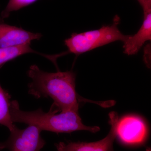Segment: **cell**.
I'll return each mask as SVG.
<instances>
[{
    "instance_id": "1",
    "label": "cell",
    "mask_w": 151,
    "mask_h": 151,
    "mask_svg": "<svg viewBox=\"0 0 151 151\" xmlns=\"http://www.w3.org/2000/svg\"><path fill=\"white\" fill-rule=\"evenodd\" d=\"M27 75L32 81L28 84L29 94L37 99H52L51 107L58 111H78L79 103L84 100L76 90V75L72 70L49 73L38 66L30 67Z\"/></svg>"
},
{
    "instance_id": "2",
    "label": "cell",
    "mask_w": 151,
    "mask_h": 151,
    "mask_svg": "<svg viewBox=\"0 0 151 151\" xmlns=\"http://www.w3.org/2000/svg\"><path fill=\"white\" fill-rule=\"evenodd\" d=\"M11 115L14 123L35 126L41 131L60 133L83 130L96 133L100 129L99 127L84 125L79 116L78 111L76 110L59 112L51 107L47 113L44 112L40 108L34 111H24L20 109L17 101L12 100Z\"/></svg>"
},
{
    "instance_id": "3",
    "label": "cell",
    "mask_w": 151,
    "mask_h": 151,
    "mask_svg": "<svg viewBox=\"0 0 151 151\" xmlns=\"http://www.w3.org/2000/svg\"><path fill=\"white\" fill-rule=\"evenodd\" d=\"M119 17H116L111 25L80 33H73L64 41L68 52L78 55L116 41L124 42L129 35H124L119 30Z\"/></svg>"
},
{
    "instance_id": "4",
    "label": "cell",
    "mask_w": 151,
    "mask_h": 151,
    "mask_svg": "<svg viewBox=\"0 0 151 151\" xmlns=\"http://www.w3.org/2000/svg\"><path fill=\"white\" fill-rule=\"evenodd\" d=\"M10 132L8 139L0 142V150L9 151H40L45 144L41 136L40 129L32 125L24 129L17 127Z\"/></svg>"
},
{
    "instance_id": "5",
    "label": "cell",
    "mask_w": 151,
    "mask_h": 151,
    "mask_svg": "<svg viewBox=\"0 0 151 151\" xmlns=\"http://www.w3.org/2000/svg\"><path fill=\"white\" fill-rule=\"evenodd\" d=\"M109 117L111 129L104 139L93 142H60L55 145L57 150L58 151H113V143L117 136L116 127L119 117L117 113L113 112L110 113Z\"/></svg>"
},
{
    "instance_id": "6",
    "label": "cell",
    "mask_w": 151,
    "mask_h": 151,
    "mask_svg": "<svg viewBox=\"0 0 151 151\" xmlns=\"http://www.w3.org/2000/svg\"><path fill=\"white\" fill-rule=\"evenodd\" d=\"M117 136L125 144H140L145 140L147 128L142 120L137 116H128L119 120L116 127Z\"/></svg>"
},
{
    "instance_id": "7",
    "label": "cell",
    "mask_w": 151,
    "mask_h": 151,
    "mask_svg": "<svg viewBox=\"0 0 151 151\" xmlns=\"http://www.w3.org/2000/svg\"><path fill=\"white\" fill-rule=\"evenodd\" d=\"M40 33L27 31L15 26L0 23V48H6L31 44L32 41L38 40Z\"/></svg>"
},
{
    "instance_id": "8",
    "label": "cell",
    "mask_w": 151,
    "mask_h": 151,
    "mask_svg": "<svg viewBox=\"0 0 151 151\" xmlns=\"http://www.w3.org/2000/svg\"><path fill=\"white\" fill-rule=\"evenodd\" d=\"M142 26L134 35H129L124 42V52L128 55L137 54L146 42L151 40V10L144 12Z\"/></svg>"
},
{
    "instance_id": "9",
    "label": "cell",
    "mask_w": 151,
    "mask_h": 151,
    "mask_svg": "<svg viewBox=\"0 0 151 151\" xmlns=\"http://www.w3.org/2000/svg\"><path fill=\"white\" fill-rule=\"evenodd\" d=\"M11 99L8 92L0 84V125L6 127L10 131L16 127L11 118Z\"/></svg>"
},
{
    "instance_id": "10",
    "label": "cell",
    "mask_w": 151,
    "mask_h": 151,
    "mask_svg": "<svg viewBox=\"0 0 151 151\" xmlns=\"http://www.w3.org/2000/svg\"><path fill=\"white\" fill-rule=\"evenodd\" d=\"M27 49L25 45L0 48V68L6 63L27 54Z\"/></svg>"
},
{
    "instance_id": "11",
    "label": "cell",
    "mask_w": 151,
    "mask_h": 151,
    "mask_svg": "<svg viewBox=\"0 0 151 151\" xmlns=\"http://www.w3.org/2000/svg\"><path fill=\"white\" fill-rule=\"evenodd\" d=\"M37 0H9L5 9L1 12L0 16V22L4 21V19L9 16L12 12L20 9L31 4Z\"/></svg>"
},
{
    "instance_id": "12",
    "label": "cell",
    "mask_w": 151,
    "mask_h": 151,
    "mask_svg": "<svg viewBox=\"0 0 151 151\" xmlns=\"http://www.w3.org/2000/svg\"><path fill=\"white\" fill-rule=\"evenodd\" d=\"M142 7L143 11L151 9V0H138Z\"/></svg>"
},
{
    "instance_id": "13",
    "label": "cell",
    "mask_w": 151,
    "mask_h": 151,
    "mask_svg": "<svg viewBox=\"0 0 151 151\" xmlns=\"http://www.w3.org/2000/svg\"><path fill=\"white\" fill-rule=\"evenodd\" d=\"M148 151H151L150 150V149H149V150H148Z\"/></svg>"
}]
</instances>
